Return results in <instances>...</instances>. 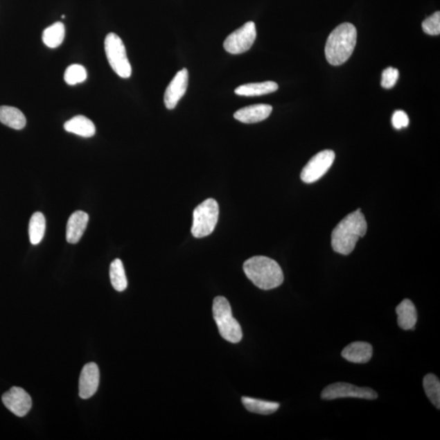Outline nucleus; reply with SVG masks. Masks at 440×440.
Instances as JSON below:
<instances>
[{
	"label": "nucleus",
	"mask_w": 440,
	"mask_h": 440,
	"mask_svg": "<svg viewBox=\"0 0 440 440\" xmlns=\"http://www.w3.org/2000/svg\"><path fill=\"white\" fill-rule=\"evenodd\" d=\"M245 274L258 288L270 290L284 281L283 272L275 261L265 256H254L244 263Z\"/></svg>",
	"instance_id": "3"
},
{
	"label": "nucleus",
	"mask_w": 440,
	"mask_h": 440,
	"mask_svg": "<svg viewBox=\"0 0 440 440\" xmlns=\"http://www.w3.org/2000/svg\"><path fill=\"white\" fill-rule=\"evenodd\" d=\"M3 405L9 411L17 416H24L29 413L31 406V398L24 389L14 387L2 397Z\"/></svg>",
	"instance_id": "10"
},
{
	"label": "nucleus",
	"mask_w": 440,
	"mask_h": 440,
	"mask_svg": "<svg viewBox=\"0 0 440 440\" xmlns=\"http://www.w3.org/2000/svg\"><path fill=\"white\" fill-rule=\"evenodd\" d=\"M243 404L249 412L254 414L270 415L274 414L280 407L278 403L243 397Z\"/></svg>",
	"instance_id": "20"
},
{
	"label": "nucleus",
	"mask_w": 440,
	"mask_h": 440,
	"mask_svg": "<svg viewBox=\"0 0 440 440\" xmlns=\"http://www.w3.org/2000/svg\"><path fill=\"white\" fill-rule=\"evenodd\" d=\"M219 214V205L215 199H206L198 205L193 211L191 229L193 237L202 238L211 235L215 229Z\"/></svg>",
	"instance_id": "5"
},
{
	"label": "nucleus",
	"mask_w": 440,
	"mask_h": 440,
	"mask_svg": "<svg viewBox=\"0 0 440 440\" xmlns=\"http://www.w3.org/2000/svg\"><path fill=\"white\" fill-rule=\"evenodd\" d=\"M256 27L253 21H248L227 37L224 48L230 54H242L252 47L256 39Z\"/></svg>",
	"instance_id": "8"
},
{
	"label": "nucleus",
	"mask_w": 440,
	"mask_h": 440,
	"mask_svg": "<svg viewBox=\"0 0 440 440\" xmlns=\"http://www.w3.org/2000/svg\"><path fill=\"white\" fill-rule=\"evenodd\" d=\"M64 128L67 132L85 138L92 137L96 134L95 124L82 115H78L69 119L64 123Z\"/></svg>",
	"instance_id": "17"
},
{
	"label": "nucleus",
	"mask_w": 440,
	"mask_h": 440,
	"mask_svg": "<svg viewBox=\"0 0 440 440\" xmlns=\"http://www.w3.org/2000/svg\"><path fill=\"white\" fill-rule=\"evenodd\" d=\"M358 30L351 23L345 22L337 26L328 37L326 58L332 66H340L349 60L356 44Z\"/></svg>",
	"instance_id": "2"
},
{
	"label": "nucleus",
	"mask_w": 440,
	"mask_h": 440,
	"mask_svg": "<svg viewBox=\"0 0 440 440\" xmlns=\"http://www.w3.org/2000/svg\"><path fill=\"white\" fill-rule=\"evenodd\" d=\"M87 78V73L85 67L81 66V64H71L67 69L66 72H64V81L67 82V85L73 86L78 85V83H81L85 82Z\"/></svg>",
	"instance_id": "25"
},
{
	"label": "nucleus",
	"mask_w": 440,
	"mask_h": 440,
	"mask_svg": "<svg viewBox=\"0 0 440 440\" xmlns=\"http://www.w3.org/2000/svg\"><path fill=\"white\" fill-rule=\"evenodd\" d=\"M64 34V26L62 22H55L44 31L43 42L50 49H57L63 43Z\"/></svg>",
	"instance_id": "21"
},
{
	"label": "nucleus",
	"mask_w": 440,
	"mask_h": 440,
	"mask_svg": "<svg viewBox=\"0 0 440 440\" xmlns=\"http://www.w3.org/2000/svg\"><path fill=\"white\" fill-rule=\"evenodd\" d=\"M213 317L222 337L231 344H238L243 340V331L240 324L233 317L230 303L227 299L218 296L213 302Z\"/></svg>",
	"instance_id": "4"
},
{
	"label": "nucleus",
	"mask_w": 440,
	"mask_h": 440,
	"mask_svg": "<svg viewBox=\"0 0 440 440\" xmlns=\"http://www.w3.org/2000/svg\"><path fill=\"white\" fill-rule=\"evenodd\" d=\"M423 30L429 35L440 34V12H437L423 22Z\"/></svg>",
	"instance_id": "26"
},
{
	"label": "nucleus",
	"mask_w": 440,
	"mask_h": 440,
	"mask_svg": "<svg viewBox=\"0 0 440 440\" xmlns=\"http://www.w3.org/2000/svg\"><path fill=\"white\" fill-rule=\"evenodd\" d=\"M342 356L351 363L365 364L372 358L373 346L369 342H354L342 350Z\"/></svg>",
	"instance_id": "14"
},
{
	"label": "nucleus",
	"mask_w": 440,
	"mask_h": 440,
	"mask_svg": "<svg viewBox=\"0 0 440 440\" xmlns=\"http://www.w3.org/2000/svg\"><path fill=\"white\" fill-rule=\"evenodd\" d=\"M410 124V118L404 111L397 110L392 116V125L396 129L407 127Z\"/></svg>",
	"instance_id": "28"
},
{
	"label": "nucleus",
	"mask_w": 440,
	"mask_h": 440,
	"mask_svg": "<svg viewBox=\"0 0 440 440\" xmlns=\"http://www.w3.org/2000/svg\"><path fill=\"white\" fill-rule=\"evenodd\" d=\"M399 71L397 69L388 67L384 69L382 75L381 85L383 88L390 89L396 85L399 80Z\"/></svg>",
	"instance_id": "27"
},
{
	"label": "nucleus",
	"mask_w": 440,
	"mask_h": 440,
	"mask_svg": "<svg viewBox=\"0 0 440 440\" xmlns=\"http://www.w3.org/2000/svg\"><path fill=\"white\" fill-rule=\"evenodd\" d=\"M272 107L270 105L258 104L247 106L237 111L234 118L243 123H256L270 117Z\"/></svg>",
	"instance_id": "13"
},
{
	"label": "nucleus",
	"mask_w": 440,
	"mask_h": 440,
	"mask_svg": "<svg viewBox=\"0 0 440 440\" xmlns=\"http://www.w3.org/2000/svg\"><path fill=\"white\" fill-rule=\"evenodd\" d=\"M423 387L425 395L428 396L430 401L440 409V382L439 379L433 373L425 375L423 378Z\"/></svg>",
	"instance_id": "24"
},
{
	"label": "nucleus",
	"mask_w": 440,
	"mask_h": 440,
	"mask_svg": "<svg viewBox=\"0 0 440 440\" xmlns=\"http://www.w3.org/2000/svg\"><path fill=\"white\" fill-rule=\"evenodd\" d=\"M111 284L114 290L123 292L127 289V279L123 267V263L119 258H116L111 263L109 270Z\"/></svg>",
	"instance_id": "22"
},
{
	"label": "nucleus",
	"mask_w": 440,
	"mask_h": 440,
	"mask_svg": "<svg viewBox=\"0 0 440 440\" xmlns=\"http://www.w3.org/2000/svg\"><path fill=\"white\" fill-rule=\"evenodd\" d=\"M0 122L15 130L26 127V118L20 109L12 106H0Z\"/></svg>",
	"instance_id": "19"
},
{
	"label": "nucleus",
	"mask_w": 440,
	"mask_h": 440,
	"mask_svg": "<svg viewBox=\"0 0 440 440\" xmlns=\"http://www.w3.org/2000/svg\"><path fill=\"white\" fill-rule=\"evenodd\" d=\"M188 85V72L187 69L179 71L170 85L166 87L164 95V103L168 109H173L178 102L184 96Z\"/></svg>",
	"instance_id": "11"
},
{
	"label": "nucleus",
	"mask_w": 440,
	"mask_h": 440,
	"mask_svg": "<svg viewBox=\"0 0 440 440\" xmlns=\"http://www.w3.org/2000/svg\"><path fill=\"white\" fill-rule=\"evenodd\" d=\"M396 311L398 326L404 331H414L418 322V313L414 303L410 299H404L397 306Z\"/></svg>",
	"instance_id": "16"
},
{
	"label": "nucleus",
	"mask_w": 440,
	"mask_h": 440,
	"mask_svg": "<svg viewBox=\"0 0 440 440\" xmlns=\"http://www.w3.org/2000/svg\"><path fill=\"white\" fill-rule=\"evenodd\" d=\"M100 383V371L95 363L87 364L82 369L80 378V396L89 399L94 396Z\"/></svg>",
	"instance_id": "12"
},
{
	"label": "nucleus",
	"mask_w": 440,
	"mask_h": 440,
	"mask_svg": "<svg viewBox=\"0 0 440 440\" xmlns=\"http://www.w3.org/2000/svg\"><path fill=\"white\" fill-rule=\"evenodd\" d=\"M335 159V154L333 150H327L318 152L304 166L301 173V179L307 184L317 182L330 170Z\"/></svg>",
	"instance_id": "9"
},
{
	"label": "nucleus",
	"mask_w": 440,
	"mask_h": 440,
	"mask_svg": "<svg viewBox=\"0 0 440 440\" xmlns=\"http://www.w3.org/2000/svg\"><path fill=\"white\" fill-rule=\"evenodd\" d=\"M105 50L113 71L123 78L131 77L132 66L121 38L114 33L107 35L105 40Z\"/></svg>",
	"instance_id": "6"
},
{
	"label": "nucleus",
	"mask_w": 440,
	"mask_h": 440,
	"mask_svg": "<svg viewBox=\"0 0 440 440\" xmlns=\"http://www.w3.org/2000/svg\"><path fill=\"white\" fill-rule=\"evenodd\" d=\"M278 89V85L275 82L267 81L263 82L247 83L236 88L235 94L244 96H258L272 94Z\"/></svg>",
	"instance_id": "18"
},
{
	"label": "nucleus",
	"mask_w": 440,
	"mask_h": 440,
	"mask_svg": "<svg viewBox=\"0 0 440 440\" xmlns=\"http://www.w3.org/2000/svg\"><path fill=\"white\" fill-rule=\"evenodd\" d=\"M89 216L85 211H78L69 218L67 227V240L69 243L80 242L87 229Z\"/></svg>",
	"instance_id": "15"
},
{
	"label": "nucleus",
	"mask_w": 440,
	"mask_h": 440,
	"mask_svg": "<svg viewBox=\"0 0 440 440\" xmlns=\"http://www.w3.org/2000/svg\"><path fill=\"white\" fill-rule=\"evenodd\" d=\"M46 220L41 212H35L31 216L29 224V237L32 245H38L44 237Z\"/></svg>",
	"instance_id": "23"
},
{
	"label": "nucleus",
	"mask_w": 440,
	"mask_h": 440,
	"mask_svg": "<svg viewBox=\"0 0 440 440\" xmlns=\"http://www.w3.org/2000/svg\"><path fill=\"white\" fill-rule=\"evenodd\" d=\"M367 231V222L360 209L346 216L332 231L333 251L349 256L354 251L356 243Z\"/></svg>",
	"instance_id": "1"
},
{
	"label": "nucleus",
	"mask_w": 440,
	"mask_h": 440,
	"mask_svg": "<svg viewBox=\"0 0 440 440\" xmlns=\"http://www.w3.org/2000/svg\"><path fill=\"white\" fill-rule=\"evenodd\" d=\"M358 398L368 401L376 400L378 393L369 387H359L346 382L331 384L322 393L323 400L333 401L342 398Z\"/></svg>",
	"instance_id": "7"
}]
</instances>
